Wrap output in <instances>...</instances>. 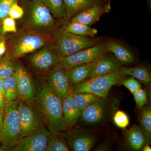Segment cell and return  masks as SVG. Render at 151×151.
Listing matches in <instances>:
<instances>
[{"mask_svg": "<svg viewBox=\"0 0 151 151\" xmlns=\"http://www.w3.org/2000/svg\"><path fill=\"white\" fill-rule=\"evenodd\" d=\"M70 150L67 141L61 135L50 134L47 139L45 151H68Z\"/></svg>", "mask_w": 151, "mask_h": 151, "instance_id": "cell-25", "label": "cell"}, {"mask_svg": "<svg viewBox=\"0 0 151 151\" xmlns=\"http://www.w3.org/2000/svg\"><path fill=\"white\" fill-rule=\"evenodd\" d=\"M19 139L34 134L43 127V122L36 108L28 102L19 100Z\"/></svg>", "mask_w": 151, "mask_h": 151, "instance_id": "cell-6", "label": "cell"}, {"mask_svg": "<svg viewBox=\"0 0 151 151\" xmlns=\"http://www.w3.org/2000/svg\"><path fill=\"white\" fill-rule=\"evenodd\" d=\"M108 52L105 43H100L70 55L59 57L57 66L69 70L78 65L96 61Z\"/></svg>", "mask_w": 151, "mask_h": 151, "instance_id": "cell-5", "label": "cell"}, {"mask_svg": "<svg viewBox=\"0 0 151 151\" xmlns=\"http://www.w3.org/2000/svg\"><path fill=\"white\" fill-rule=\"evenodd\" d=\"M73 97L76 106L81 112L89 105L102 98L95 94L89 93L73 94Z\"/></svg>", "mask_w": 151, "mask_h": 151, "instance_id": "cell-27", "label": "cell"}, {"mask_svg": "<svg viewBox=\"0 0 151 151\" xmlns=\"http://www.w3.org/2000/svg\"><path fill=\"white\" fill-rule=\"evenodd\" d=\"M4 99V94L0 92V110H4L5 105Z\"/></svg>", "mask_w": 151, "mask_h": 151, "instance_id": "cell-36", "label": "cell"}, {"mask_svg": "<svg viewBox=\"0 0 151 151\" xmlns=\"http://www.w3.org/2000/svg\"><path fill=\"white\" fill-rule=\"evenodd\" d=\"M110 106L109 100L106 97L102 98L81 111V120L88 124L100 123L108 114Z\"/></svg>", "mask_w": 151, "mask_h": 151, "instance_id": "cell-13", "label": "cell"}, {"mask_svg": "<svg viewBox=\"0 0 151 151\" xmlns=\"http://www.w3.org/2000/svg\"><path fill=\"white\" fill-rule=\"evenodd\" d=\"M35 91L36 109L50 134L60 135L68 129L63 116L62 100L52 91L47 81L37 82Z\"/></svg>", "mask_w": 151, "mask_h": 151, "instance_id": "cell-1", "label": "cell"}, {"mask_svg": "<svg viewBox=\"0 0 151 151\" xmlns=\"http://www.w3.org/2000/svg\"><path fill=\"white\" fill-rule=\"evenodd\" d=\"M46 81L52 91L62 101L71 92L68 70L62 68L55 66L50 70Z\"/></svg>", "mask_w": 151, "mask_h": 151, "instance_id": "cell-8", "label": "cell"}, {"mask_svg": "<svg viewBox=\"0 0 151 151\" xmlns=\"http://www.w3.org/2000/svg\"><path fill=\"white\" fill-rule=\"evenodd\" d=\"M15 67L9 58H4L0 61V78L4 79L13 75Z\"/></svg>", "mask_w": 151, "mask_h": 151, "instance_id": "cell-29", "label": "cell"}, {"mask_svg": "<svg viewBox=\"0 0 151 151\" xmlns=\"http://www.w3.org/2000/svg\"><path fill=\"white\" fill-rule=\"evenodd\" d=\"M62 27L68 32L84 37H94L98 32L96 29L77 22H68Z\"/></svg>", "mask_w": 151, "mask_h": 151, "instance_id": "cell-22", "label": "cell"}, {"mask_svg": "<svg viewBox=\"0 0 151 151\" xmlns=\"http://www.w3.org/2000/svg\"><path fill=\"white\" fill-rule=\"evenodd\" d=\"M24 14V11L23 9L17 2L14 4L11 8L9 15L10 17L15 19L21 18L23 16Z\"/></svg>", "mask_w": 151, "mask_h": 151, "instance_id": "cell-35", "label": "cell"}, {"mask_svg": "<svg viewBox=\"0 0 151 151\" xmlns=\"http://www.w3.org/2000/svg\"><path fill=\"white\" fill-rule=\"evenodd\" d=\"M3 41V39L1 37H0V43H1V42H2Z\"/></svg>", "mask_w": 151, "mask_h": 151, "instance_id": "cell-42", "label": "cell"}, {"mask_svg": "<svg viewBox=\"0 0 151 151\" xmlns=\"http://www.w3.org/2000/svg\"><path fill=\"white\" fill-rule=\"evenodd\" d=\"M100 43L93 39L68 32L62 27L55 34L54 47L59 57L66 56Z\"/></svg>", "mask_w": 151, "mask_h": 151, "instance_id": "cell-4", "label": "cell"}, {"mask_svg": "<svg viewBox=\"0 0 151 151\" xmlns=\"http://www.w3.org/2000/svg\"><path fill=\"white\" fill-rule=\"evenodd\" d=\"M59 55L54 47L42 49L30 57L29 60L35 68L40 71L50 70L57 66Z\"/></svg>", "mask_w": 151, "mask_h": 151, "instance_id": "cell-14", "label": "cell"}, {"mask_svg": "<svg viewBox=\"0 0 151 151\" xmlns=\"http://www.w3.org/2000/svg\"><path fill=\"white\" fill-rule=\"evenodd\" d=\"M103 2L105 3L111 2V0H102Z\"/></svg>", "mask_w": 151, "mask_h": 151, "instance_id": "cell-41", "label": "cell"}, {"mask_svg": "<svg viewBox=\"0 0 151 151\" xmlns=\"http://www.w3.org/2000/svg\"><path fill=\"white\" fill-rule=\"evenodd\" d=\"M126 139L130 148L134 150H139L146 145H149L140 127L136 124L127 130Z\"/></svg>", "mask_w": 151, "mask_h": 151, "instance_id": "cell-20", "label": "cell"}, {"mask_svg": "<svg viewBox=\"0 0 151 151\" xmlns=\"http://www.w3.org/2000/svg\"><path fill=\"white\" fill-rule=\"evenodd\" d=\"M4 79L0 78V92L4 95Z\"/></svg>", "mask_w": 151, "mask_h": 151, "instance_id": "cell-39", "label": "cell"}, {"mask_svg": "<svg viewBox=\"0 0 151 151\" xmlns=\"http://www.w3.org/2000/svg\"><path fill=\"white\" fill-rule=\"evenodd\" d=\"M127 76L121 70L110 74L92 77L72 86L71 92L73 94L92 93L101 98L106 97L111 87L120 83Z\"/></svg>", "mask_w": 151, "mask_h": 151, "instance_id": "cell-3", "label": "cell"}, {"mask_svg": "<svg viewBox=\"0 0 151 151\" xmlns=\"http://www.w3.org/2000/svg\"><path fill=\"white\" fill-rule=\"evenodd\" d=\"M96 61L78 65L68 70V78L72 87L90 78Z\"/></svg>", "mask_w": 151, "mask_h": 151, "instance_id": "cell-19", "label": "cell"}, {"mask_svg": "<svg viewBox=\"0 0 151 151\" xmlns=\"http://www.w3.org/2000/svg\"><path fill=\"white\" fill-rule=\"evenodd\" d=\"M46 42L44 37L39 35L29 34L23 36L14 45L12 57L17 59L32 53L43 47Z\"/></svg>", "mask_w": 151, "mask_h": 151, "instance_id": "cell-10", "label": "cell"}, {"mask_svg": "<svg viewBox=\"0 0 151 151\" xmlns=\"http://www.w3.org/2000/svg\"><path fill=\"white\" fill-rule=\"evenodd\" d=\"M18 0H0V19H4L9 16L11 8Z\"/></svg>", "mask_w": 151, "mask_h": 151, "instance_id": "cell-32", "label": "cell"}, {"mask_svg": "<svg viewBox=\"0 0 151 151\" xmlns=\"http://www.w3.org/2000/svg\"><path fill=\"white\" fill-rule=\"evenodd\" d=\"M17 76V84L19 97L21 101L32 102L35 96V86L27 70L22 66L17 65L15 67Z\"/></svg>", "mask_w": 151, "mask_h": 151, "instance_id": "cell-12", "label": "cell"}, {"mask_svg": "<svg viewBox=\"0 0 151 151\" xmlns=\"http://www.w3.org/2000/svg\"><path fill=\"white\" fill-rule=\"evenodd\" d=\"M109 52L100 57L95 62L90 78L114 73L121 70L122 63Z\"/></svg>", "mask_w": 151, "mask_h": 151, "instance_id": "cell-16", "label": "cell"}, {"mask_svg": "<svg viewBox=\"0 0 151 151\" xmlns=\"http://www.w3.org/2000/svg\"><path fill=\"white\" fill-rule=\"evenodd\" d=\"M120 83L130 90L132 94L138 89L142 88V85L140 82L133 76H131L128 78H125Z\"/></svg>", "mask_w": 151, "mask_h": 151, "instance_id": "cell-33", "label": "cell"}, {"mask_svg": "<svg viewBox=\"0 0 151 151\" xmlns=\"http://www.w3.org/2000/svg\"><path fill=\"white\" fill-rule=\"evenodd\" d=\"M4 110H0V133L2 128L3 123V117H4Z\"/></svg>", "mask_w": 151, "mask_h": 151, "instance_id": "cell-38", "label": "cell"}, {"mask_svg": "<svg viewBox=\"0 0 151 151\" xmlns=\"http://www.w3.org/2000/svg\"><path fill=\"white\" fill-rule=\"evenodd\" d=\"M6 51V45L5 42L3 41L0 43V56L3 55Z\"/></svg>", "mask_w": 151, "mask_h": 151, "instance_id": "cell-37", "label": "cell"}, {"mask_svg": "<svg viewBox=\"0 0 151 151\" xmlns=\"http://www.w3.org/2000/svg\"><path fill=\"white\" fill-rule=\"evenodd\" d=\"M121 70L127 76H131L142 83L149 85L151 81L150 72L147 68L142 66L132 68L122 67Z\"/></svg>", "mask_w": 151, "mask_h": 151, "instance_id": "cell-23", "label": "cell"}, {"mask_svg": "<svg viewBox=\"0 0 151 151\" xmlns=\"http://www.w3.org/2000/svg\"><path fill=\"white\" fill-rule=\"evenodd\" d=\"M4 97L7 101H15L19 97L16 72L4 79Z\"/></svg>", "mask_w": 151, "mask_h": 151, "instance_id": "cell-24", "label": "cell"}, {"mask_svg": "<svg viewBox=\"0 0 151 151\" xmlns=\"http://www.w3.org/2000/svg\"><path fill=\"white\" fill-rule=\"evenodd\" d=\"M105 44L109 52L114 54V56L122 63L127 64L134 62V55L124 45L115 41H109Z\"/></svg>", "mask_w": 151, "mask_h": 151, "instance_id": "cell-21", "label": "cell"}, {"mask_svg": "<svg viewBox=\"0 0 151 151\" xmlns=\"http://www.w3.org/2000/svg\"><path fill=\"white\" fill-rule=\"evenodd\" d=\"M139 122L140 127L150 145L151 138V108L150 106L143 107L140 114Z\"/></svg>", "mask_w": 151, "mask_h": 151, "instance_id": "cell-26", "label": "cell"}, {"mask_svg": "<svg viewBox=\"0 0 151 151\" xmlns=\"http://www.w3.org/2000/svg\"><path fill=\"white\" fill-rule=\"evenodd\" d=\"M111 10V2L95 5L76 14L70 21L81 23L91 26L100 20V17L104 14L109 12Z\"/></svg>", "mask_w": 151, "mask_h": 151, "instance_id": "cell-15", "label": "cell"}, {"mask_svg": "<svg viewBox=\"0 0 151 151\" xmlns=\"http://www.w3.org/2000/svg\"><path fill=\"white\" fill-rule=\"evenodd\" d=\"M132 94L134 95V99L138 108H142L146 105L147 102V95L146 90L141 88Z\"/></svg>", "mask_w": 151, "mask_h": 151, "instance_id": "cell-31", "label": "cell"}, {"mask_svg": "<svg viewBox=\"0 0 151 151\" xmlns=\"http://www.w3.org/2000/svg\"><path fill=\"white\" fill-rule=\"evenodd\" d=\"M18 1H27V0H18Z\"/></svg>", "mask_w": 151, "mask_h": 151, "instance_id": "cell-43", "label": "cell"}, {"mask_svg": "<svg viewBox=\"0 0 151 151\" xmlns=\"http://www.w3.org/2000/svg\"><path fill=\"white\" fill-rule=\"evenodd\" d=\"M74 101L73 93L70 92L62 101V113L63 119L68 129L76 124L81 115Z\"/></svg>", "mask_w": 151, "mask_h": 151, "instance_id": "cell-17", "label": "cell"}, {"mask_svg": "<svg viewBox=\"0 0 151 151\" xmlns=\"http://www.w3.org/2000/svg\"><path fill=\"white\" fill-rule=\"evenodd\" d=\"M30 22L35 27L40 30L51 29L55 20L49 10L42 0H28Z\"/></svg>", "mask_w": 151, "mask_h": 151, "instance_id": "cell-7", "label": "cell"}, {"mask_svg": "<svg viewBox=\"0 0 151 151\" xmlns=\"http://www.w3.org/2000/svg\"><path fill=\"white\" fill-rule=\"evenodd\" d=\"M19 100L7 101L4 106L0 143L6 150L13 151L19 139L20 124L18 111Z\"/></svg>", "mask_w": 151, "mask_h": 151, "instance_id": "cell-2", "label": "cell"}, {"mask_svg": "<svg viewBox=\"0 0 151 151\" xmlns=\"http://www.w3.org/2000/svg\"><path fill=\"white\" fill-rule=\"evenodd\" d=\"M65 6V23L70 21L76 14L92 7L95 5L104 4L102 0H63Z\"/></svg>", "mask_w": 151, "mask_h": 151, "instance_id": "cell-18", "label": "cell"}, {"mask_svg": "<svg viewBox=\"0 0 151 151\" xmlns=\"http://www.w3.org/2000/svg\"><path fill=\"white\" fill-rule=\"evenodd\" d=\"M143 151H151V148L149 145H146L143 147Z\"/></svg>", "mask_w": 151, "mask_h": 151, "instance_id": "cell-40", "label": "cell"}, {"mask_svg": "<svg viewBox=\"0 0 151 151\" xmlns=\"http://www.w3.org/2000/svg\"><path fill=\"white\" fill-rule=\"evenodd\" d=\"M114 123L117 127L125 129L129 124V119L127 114L122 111H116L113 117Z\"/></svg>", "mask_w": 151, "mask_h": 151, "instance_id": "cell-30", "label": "cell"}, {"mask_svg": "<svg viewBox=\"0 0 151 151\" xmlns=\"http://www.w3.org/2000/svg\"><path fill=\"white\" fill-rule=\"evenodd\" d=\"M15 21L14 19L7 17L3 19V33L9 32H17Z\"/></svg>", "mask_w": 151, "mask_h": 151, "instance_id": "cell-34", "label": "cell"}, {"mask_svg": "<svg viewBox=\"0 0 151 151\" xmlns=\"http://www.w3.org/2000/svg\"><path fill=\"white\" fill-rule=\"evenodd\" d=\"M67 139L68 147L73 151L91 150L95 142L93 135L80 128H75L66 134H61Z\"/></svg>", "mask_w": 151, "mask_h": 151, "instance_id": "cell-11", "label": "cell"}, {"mask_svg": "<svg viewBox=\"0 0 151 151\" xmlns=\"http://www.w3.org/2000/svg\"><path fill=\"white\" fill-rule=\"evenodd\" d=\"M50 132L45 127L32 134L19 139L13 151H45Z\"/></svg>", "mask_w": 151, "mask_h": 151, "instance_id": "cell-9", "label": "cell"}, {"mask_svg": "<svg viewBox=\"0 0 151 151\" xmlns=\"http://www.w3.org/2000/svg\"><path fill=\"white\" fill-rule=\"evenodd\" d=\"M52 16L57 19H63L65 9L63 0H42Z\"/></svg>", "mask_w": 151, "mask_h": 151, "instance_id": "cell-28", "label": "cell"}]
</instances>
